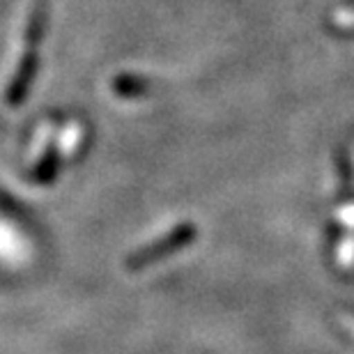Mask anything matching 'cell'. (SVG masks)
<instances>
[{
  "instance_id": "1",
  "label": "cell",
  "mask_w": 354,
  "mask_h": 354,
  "mask_svg": "<svg viewBox=\"0 0 354 354\" xmlns=\"http://www.w3.org/2000/svg\"><path fill=\"white\" fill-rule=\"evenodd\" d=\"M46 17H48V3L46 0H35L30 19H28L26 26V51L21 55L17 72L12 74L10 86H7L5 92V102L12 109H17V106L26 102L35 81V74L39 69V46L46 32Z\"/></svg>"
},
{
  "instance_id": "3",
  "label": "cell",
  "mask_w": 354,
  "mask_h": 354,
  "mask_svg": "<svg viewBox=\"0 0 354 354\" xmlns=\"http://www.w3.org/2000/svg\"><path fill=\"white\" fill-rule=\"evenodd\" d=\"M60 171V152H58V145H48L44 157H41L37 164L32 166L30 171V180L35 184H48L58 177Z\"/></svg>"
},
{
  "instance_id": "4",
  "label": "cell",
  "mask_w": 354,
  "mask_h": 354,
  "mask_svg": "<svg viewBox=\"0 0 354 354\" xmlns=\"http://www.w3.org/2000/svg\"><path fill=\"white\" fill-rule=\"evenodd\" d=\"M113 88H115L118 95H122V97H138L150 90V83L145 79H140V76H118L115 83H113Z\"/></svg>"
},
{
  "instance_id": "2",
  "label": "cell",
  "mask_w": 354,
  "mask_h": 354,
  "mask_svg": "<svg viewBox=\"0 0 354 354\" xmlns=\"http://www.w3.org/2000/svg\"><path fill=\"white\" fill-rule=\"evenodd\" d=\"M196 237H198V228L191 221L177 223L171 232H166V235L157 237L154 242L140 246V249L133 251L131 256H127L124 267L129 269V272H140V269L159 263V260L173 256L177 251L187 249Z\"/></svg>"
}]
</instances>
